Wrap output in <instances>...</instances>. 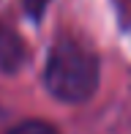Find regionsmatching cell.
Listing matches in <instances>:
<instances>
[{
	"instance_id": "obj_1",
	"label": "cell",
	"mask_w": 131,
	"mask_h": 134,
	"mask_svg": "<svg viewBox=\"0 0 131 134\" xmlns=\"http://www.w3.org/2000/svg\"><path fill=\"white\" fill-rule=\"evenodd\" d=\"M98 55L76 38H57L44 66V88L63 104H82L98 88Z\"/></svg>"
},
{
	"instance_id": "obj_2",
	"label": "cell",
	"mask_w": 131,
	"mask_h": 134,
	"mask_svg": "<svg viewBox=\"0 0 131 134\" xmlns=\"http://www.w3.org/2000/svg\"><path fill=\"white\" fill-rule=\"evenodd\" d=\"M27 60V49L22 44V38L11 27L0 25V71L11 74Z\"/></svg>"
},
{
	"instance_id": "obj_3",
	"label": "cell",
	"mask_w": 131,
	"mask_h": 134,
	"mask_svg": "<svg viewBox=\"0 0 131 134\" xmlns=\"http://www.w3.org/2000/svg\"><path fill=\"white\" fill-rule=\"evenodd\" d=\"M8 134H57V129L52 123H46V120H22Z\"/></svg>"
},
{
	"instance_id": "obj_4",
	"label": "cell",
	"mask_w": 131,
	"mask_h": 134,
	"mask_svg": "<svg viewBox=\"0 0 131 134\" xmlns=\"http://www.w3.org/2000/svg\"><path fill=\"white\" fill-rule=\"evenodd\" d=\"M46 5H49V0H22V8L30 14V19H41Z\"/></svg>"
}]
</instances>
